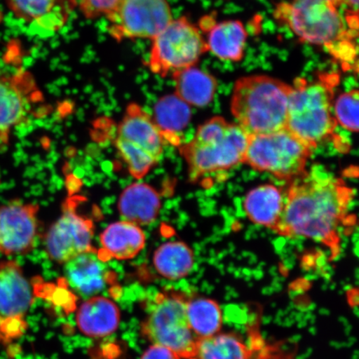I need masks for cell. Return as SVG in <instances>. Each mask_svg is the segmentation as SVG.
I'll return each mask as SVG.
<instances>
[{
  "label": "cell",
  "instance_id": "obj_11",
  "mask_svg": "<svg viewBox=\"0 0 359 359\" xmlns=\"http://www.w3.org/2000/svg\"><path fill=\"white\" fill-rule=\"evenodd\" d=\"M43 100L34 76L29 72L0 75V154L10 145L13 130L28 122Z\"/></svg>",
  "mask_w": 359,
  "mask_h": 359
},
{
  "label": "cell",
  "instance_id": "obj_30",
  "mask_svg": "<svg viewBox=\"0 0 359 359\" xmlns=\"http://www.w3.org/2000/svg\"><path fill=\"white\" fill-rule=\"evenodd\" d=\"M348 13H358V0H327Z\"/></svg>",
  "mask_w": 359,
  "mask_h": 359
},
{
  "label": "cell",
  "instance_id": "obj_26",
  "mask_svg": "<svg viewBox=\"0 0 359 359\" xmlns=\"http://www.w3.org/2000/svg\"><path fill=\"white\" fill-rule=\"evenodd\" d=\"M196 359H253V353L233 334H217L198 340Z\"/></svg>",
  "mask_w": 359,
  "mask_h": 359
},
{
  "label": "cell",
  "instance_id": "obj_9",
  "mask_svg": "<svg viewBox=\"0 0 359 359\" xmlns=\"http://www.w3.org/2000/svg\"><path fill=\"white\" fill-rule=\"evenodd\" d=\"M33 302L34 292L20 264L0 262V342L10 344L25 334Z\"/></svg>",
  "mask_w": 359,
  "mask_h": 359
},
{
  "label": "cell",
  "instance_id": "obj_1",
  "mask_svg": "<svg viewBox=\"0 0 359 359\" xmlns=\"http://www.w3.org/2000/svg\"><path fill=\"white\" fill-rule=\"evenodd\" d=\"M355 192L320 165L294 179L273 231L303 237L327 247L331 258L340 253V231L348 221Z\"/></svg>",
  "mask_w": 359,
  "mask_h": 359
},
{
  "label": "cell",
  "instance_id": "obj_32",
  "mask_svg": "<svg viewBox=\"0 0 359 359\" xmlns=\"http://www.w3.org/2000/svg\"><path fill=\"white\" fill-rule=\"evenodd\" d=\"M0 182H1V179H0Z\"/></svg>",
  "mask_w": 359,
  "mask_h": 359
},
{
  "label": "cell",
  "instance_id": "obj_22",
  "mask_svg": "<svg viewBox=\"0 0 359 359\" xmlns=\"http://www.w3.org/2000/svg\"><path fill=\"white\" fill-rule=\"evenodd\" d=\"M191 106L176 94L164 96L154 107V122L163 133L165 140L179 144L178 133L189 124L191 118Z\"/></svg>",
  "mask_w": 359,
  "mask_h": 359
},
{
  "label": "cell",
  "instance_id": "obj_3",
  "mask_svg": "<svg viewBox=\"0 0 359 359\" xmlns=\"http://www.w3.org/2000/svg\"><path fill=\"white\" fill-rule=\"evenodd\" d=\"M292 86L266 75L238 79L231 109L237 124L249 135L266 134L286 128Z\"/></svg>",
  "mask_w": 359,
  "mask_h": 359
},
{
  "label": "cell",
  "instance_id": "obj_6",
  "mask_svg": "<svg viewBox=\"0 0 359 359\" xmlns=\"http://www.w3.org/2000/svg\"><path fill=\"white\" fill-rule=\"evenodd\" d=\"M313 148L286 128L250 135L244 163L257 172L281 180H294L306 172Z\"/></svg>",
  "mask_w": 359,
  "mask_h": 359
},
{
  "label": "cell",
  "instance_id": "obj_27",
  "mask_svg": "<svg viewBox=\"0 0 359 359\" xmlns=\"http://www.w3.org/2000/svg\"><path fill=\"white\" fill-rule=\"evenodd\" d=\"M358 90L341 94L334 105L337 123L349 132H358Z\"/></svg>",
  "mask_w": 359,
  "mask_h": 359
},
{
  "label": "cell",
  "instance_id": "obj_19",
  "mask_svg": "<svg viewBox=\"0 0 359 359\" xmlns=\"http://www.w3.org/2000/svg\"><path fill=\"white\" fill-rule=\"evenodd\" d=\"M284 206V196L279 188L266 184L254 188L246 195L244 209L247 217L255 224L273 230Z\"/></svg>",
  "mask_w": 359,
  "mask_h": 359
},
{
  "label": "cell",
  "instance_id": "obj_5",
  "mask_svg": "<svg viewBox=\"0 0 359 359\" xmlns=\"http://www.w3.org/2000/svg\"><path fill=\"white\" fill-rule=\"evenodd\" d=\"M250 135L237 123L215 116L201 125L194 138L180 147L192 181L244 163Z\"/></svg>",
  "mask_w": 359,
  "mask_h": 359
},
{
  "label": "cell",
  "instance_id": "obj_16",
  "mask_svg": "<svg viewBox=\"0 0 359 359\" xmlns=\"http://www.w3.org/2000/svg\"><path fill=\"white\" fill-rule=\"evenodd\" d=\"M146 235L138 224L116 222L109 224L100 236L102 248L97 254L103 262L111 259H131L144 249Z\"/></svg>",
  "mask_w": 359,
  "mask_h": 359
},
{
  "label": "cell",
  "instance_id": "obj_31",
  "mask_svg": "<svg viewBox=\"0 0 359 359\" xmlns=\"http://www.w3.org/2000/svg\"><path fill=\"white\" fill-rule=\"evenodd\" d=\"M279 359H294V358H291V357H283V358H280Z\"/></svg>",
  "mask_w": 359,
  "mask_h": 359
},
{
  "label": "cell",
  "instance_id": "obj_14",
  "mask_svg": "<svg viewBox=\"0 0 359 359\" xmlns=\"http://www.w3.org/2000/svg\"><path fill=\"white\" fill-rule=\"evenodd\" d=\"M65 276L74 293L84 299L95 297L111 287L114 288L116 282L114 272L110 271L96 250L65 263Z\"/></svg>",
  "mask_w": 359,
  "mask_h": 359
},
{
  "label": "cell",
  "instance_id": "obj_28",
  "mask_svg": "<svg viewBox=\"0 0 359 359\" xmlns=\"http://www.w3.org/2000/svg\"><path fill=\"white\" fill-rule=\"evenodd\" d=\"M76 6L87 19L107 17L114 12L123 0H74Z\"/></svg>",
  "mask_w": 359,
  "mask_h": 359
},
{
  "label": "cell",
  "instance_id": "obj_33",
  "mask_svg": "<svg viewBox=\"0 0 359 359\" xmlns=\"http://www.w3.org/2000/svg\"><path fill=\"white\" fill-rule=\"evenodd\" d=\"M191 359H196V358H191Z\"/></svg>",
  "mask_w": 359,
  "mask_h": 359
},
{
  "label": "cell",
  "instance_id": "obj_20",
  "mask_svg": "<svg viewBox=\"0 0 359 359\" xmlns=\"http://www.w3.org/2000/svg\"><path fill=\"white\" fill-rule=\"evenodd\" d=\"M176 95L189 106L203 107L210 104L217 92V80L195 66L172 74Z\"/></svg>",
  "mask_w": 359,
  "mask_h": 359
},
{
  "label": "cell",
  "instance_id": "obj_17",
  "mask_svg": "<svg viewBox=\"0 0 359 359\" xmlns=\"http://www.w3.org/2000/svg\"><path fill=\"white\" fill-rule=\"evenodd\" d=\"M120 311L112 300L95 296L84 302L77 313V325L82 333L91 338H102L118 330Z\"/></svg>",
  "mask_w": 359,
  "mask_h": 359
},
{
  "label": "cell",
  "instance_id": "obj_13",
  "mask_svg": "<svg viewBox=\"0 0 359 359\" xmlns=\"http://www.w3.org/2000/svg\"><path fill=\"white\" fill-rule=\"evenodd\" d=\"M39 205L12 200L0 205V254L25 255L37 245Z\"/></svg>",
  "mask_w": 359,
  "mask_h": 359
},
{
  "label": "cell",
  "instance_id": "obj_2",
  "mask_svg": "<svg viewBox=\"0 0 359 359\" xmlns=\"http://www.w3.org/2000/svg\"><path fill=\"white\" fill-rule=\"evenodd\" d=\"M327 0H292L278 4L273 16L302 42L323 46L337 60L350 67L356 60L354 39L358 16L344 15Z\"/></svg>",
  "mask_w": 359,
  "mask_h": 359
},
{
  "label": "cell",
  "instance_id": "obj_29",
  "mask_svg": "<svg viewBox=\"0 0 359 359\" xmlns=\"http://www.w3.org/2000/svg\"><path fill=\"white\" fill-rule=\"evenodd\" d=\"M141 359H182L168 348L158 344H152L142 354Z\"/></svg>",
  "mask_w": 359,
  "mask_h": 359
},
{
  "label": "cell",
  "instance_id": "obj_8",
  "mask_svg": "<svg viewBox=\"0 0 359 359\" xmlns=\"http://www.w3.org/2000/svg\"><path fill=\"white\" fill-rule=\"evenodd\" d=\"M208 51V44L199 29L182 17L170 21L152 39L147 66L152 74L167 77L195 66Z\"/></svg>",
  "mask_w": 359,
  "mask_h": 359
},
{
  "label": "cell",
  "instance_id": "obj_23",
  "mask_svg": "<svg viewBox=\"0 0 359 359\" xmlns=\"http://www.w3.org/2000/svg\"><path fill=\"white\" fill-rule=\"evenodd\" d=\"M193 250L182 241H169L158 247L154 255V264L161 276L170 280L185 278L194 267Z\"/></svg>",
  "mask_w": 359,
  "mask_h": 359
},
{
  "label": "cell",
  "instance_id": "obj_21",
  "mask_svg": "<svg viewBox=\"0 0 359 359\" xmlns=\"http://www.w3.org/2000/svg\"><path fill=\"white\" fill-rule=\"evenodd\" d=\"M247 34L242 22L228 20L210 29L208 51L224 61L239 62L244 56Z\"/></svg>",
  "mask_w": 359,
  "mask_h": 359
},
{
  "label": "cell",
  "instance_id": "obj_12",
  "mask_svg": "<svg viewBox=\"0 0 359 359\" xmlns=\"http://www.w3.org/2000/svg\"><path fill=\"white\" fill-rule=\"evenodd\" d=\"M94 223L77 212L74 201H66L60 217L44 237L45 251L53 262L65 264L93 247Z\"/></svg>",
  "mask_w": 359,
  "mask_h": 359
},
{
  "label": "cell",
  "instance_id": "obj_25",
  "mask_svg": "<svg viewBox=\"0 0 359 359\" xmlns=\"http://www.w3.org/2000/svg\"><path fill=\"white\" fill-rule=\"evenodd\" d=\"M188 321L198 339L209 338L219 333L222 326V312L215 300L198 298L187 303Z\"/></svg>",
  "mask_w": 359,
  "mask_h": 359
},
{
  "label": "cell",
  "instance_id": "obj_4",
  "mask_svg": "<svg viewBox=\"0 0 359 359\" xmlns=\"http://www.w3.org/2000/svg\"><path fill=\"white\" fill-rule=\"evenodd\" d=\"M337 74H321L309 82L294 81L289 98L286 128L316 149L332 137L337 128L333 114Z\"/></svg>",
  "mask_w": 359,
  "mask_h": 359
},
{
  "label": "cell",
  "instance_id": "obj_18",
  "mask_svg": "<svg viewBox=\"0 0 359 359\" xmlns=\"http://www.w3.org/2000/svg\"><path fill=\"white\" fill-rule=\"evenodd\" d=\"M161 206V197L154 187L146 183L137 182L122 192L118 210L124 221L138 226H147L158 217Z\"/></svg>",
  "mask_w": 359,
  "mask_h": 359
},
{
  "label": "cell",
  "instance_id": "obj_24",
  "mask_svg": "<svg viewBox=\"0 0 359 359\" xmlns=\"http://www.w3.org/2000/svg\"><path fill=\"white\" fill-rule=\"evenodd\" d=\"M7 6L19 19L29 22L47 26L48 29H53L52 19L55 17L58 27L62 21H65L62 15L67 17L65 8L71 6H76L74 0H6Z\"/></svg>",
  "mask_w": 359,
  "mask_h": 359
},
{
  "label": "cell",
  "instance_id": "obj_10",
  "mask_svg": "<svg viewBox=\"0 0 359 359\" xmlns=\"http://www.w3.org/2000/svg\"><path fill=\"white\" fill-rule=\"evenodd\" d=\"M106 18L107 31L118 42L154 39L173 20L168 0H123Z\"/></svg>",
  "mask_w": 359,
  "mask_h": 359
},
{
  "label": "cell",
  "instance_id": "obj_15",
  "mask_svg": "<svg viewBox=\"0 0 359 359\" xmlns=\"http://www.w3.org/2000/svg\"><path fill=\"white\" fill-rule=\"evenodd\" d=\"M116 138L149 154L160 161L164 151L165 138L152 116L142 107L131 103L118 128Z\"/></svg>",
  "mask_w": 359,
  "mask_h": 359
},
{
  "label": "cell",
  "instance_id": "obj_7",
  "mask_svg": "<svg viewBox=\"0 0 359 359\" xmlns=\"http://www.w3.org/2000/svg\"><path fill=\"white\" fill-rule=\"evenodd\" d=\"M187 300L173 292L156 294L142 333L154 344L176 353L182 359L196 358L198 339L193 333L187 313Z\"/></svg>",
  "mask_w": 359,
  "mask_h": 359
}]
</instances>
